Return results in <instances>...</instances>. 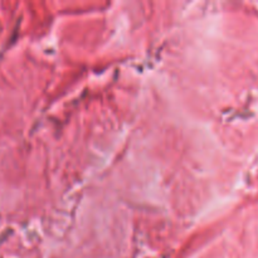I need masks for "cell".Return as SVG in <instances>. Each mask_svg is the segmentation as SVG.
Segmentation results:
<instances>
[]
</instances>
